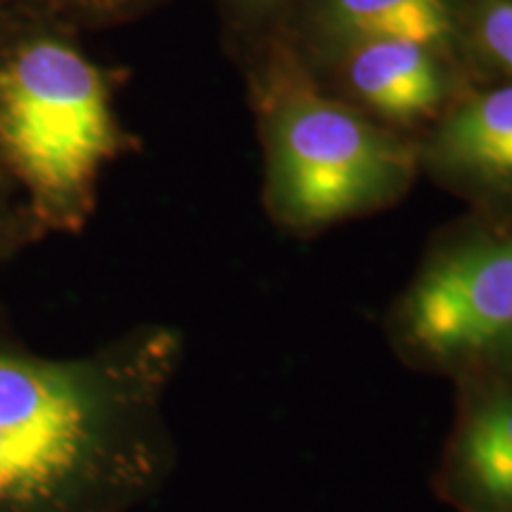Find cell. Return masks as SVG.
Wrapping results in <instances>:
<instances>
[{"mask_svg":"<svg viewBox=\"0 0 512 512\" xmlns=\"http://www.w3.org/2000/svg\"><path fill=\"white\" fill-rule=\"evenodd\" d=\"M178 366L164 328L48 356L0 320V512H128L155 494L174 465Z\"/></svg>","mask_w":512,"mask_h":512,"instance_id":"cell-1","label":"cell"},{"mask_svg":"<svg viewBox=\"0 0 512 512\" xmlns=\"http://www.w3.org/2000/svg\"><path fill=\"white\" fill-rule=\"evenodd\" d=\"M117 150L110 88L86 55L36 36L0 60V159L22 185L36 235L83 226Z\"/></svg>","mask_w":512,"mask_h":512,"instance_id":"cell-2","label":"cell"},{"mask_svg":"<svg viewBox=\"0 0 512 512\" xmlns=\"http://www.w3.org/2000/svg\"><path fill=\"white\" fill-rule=\"evenodd\" d=\"M413 166L406 143L313 88H290L275 105L268 204L285 226L313 230L382 207Z\"/></svg>","mask_w":512,"mask_h":512,"instance_id":"cell-3","label":"cell"},{"mask_svg":"<svg viewBox=\"0 0 512 512\" xmlns=\"http://www.w3.org/2000/svg\"><path fill=\"white\" fill-rule=\"evenodd\" d=\"M392 335L420 370L512 377V226L441 247L396 306Z\"/></svg>","mask_w":512,"mask_h":512,"instance_id":"cell-4","label":"cell"},{"mask_svg":"<svg viewBox=\"0 0 512 512\" xmlns=\"http://www.w3.org/2000/svg\"><path fill=\"white\" fill-rule=\"evenodd\" d=\"M439 496L460 512H512V377L460 380Z\"/></svg>","mask_w":512,"mask_h":512,"instance_id":"cell-5","label":"cell"},{"mask_svg":"<svg viewBox=\"0 0 512 512\" xmlns=\"http://www.w3.org/2000/svg\"><path fill=\"white\" fill-rule=\"evenodd\" d=\"M342 48L347 86L380 117L418 121L444 102L446 74L437 50L408 38H363Z\"/></svg>","mask_w":512,"mask_h":512,"instance_id":"cell-6","label":"cell"},{"mask_svg":"<svg viewBox=\"0 0 512 512\" xmlns=\"http://www.w3.org/2000/svg\"><path fill=\"white\" fill-rule=\"evenodd\" d=\"M434 155L475 188L512 195V81L463 102L441 126Z\"/></svg>","mask_w":512,"mask_h":512,"instance_id":"cell-7","label":"cell"},{"mask_svg":"<svg viewBox=\"0 0 512 512\" xmlns=\"http://www.w3.org/2000/svg\"><path fill=\"white\" fill-rule=\"evenodd\" d=\"M330 36L342 46L363 38H408L444 53L458 41V0H323Z\"/></svg>","mask_w":512,"mask_h":512,"instance_id":"cell-8","label":"cell"},{"mask_svg":"<svg viewBox=\"0 0 512 512\" xmlns=\"http://www.w3.org/2000/svg\"><path fill=\"white\" fill-rule=\"evenodd\" d=\"M477 38L484 55L512 74V0H479Z\"/></svg>","mask_w":512,"mask_h":512,"instance_id":"cell-9","label":"cell"},{"mask_svg":"<svg viewBox=\"0 0 512 512\" xmlns=\"http://www.w3.org/2000/svg\"><path fill=\"white\" fill-rule=\"evenodd\" d=\"M15 3L29 5V8L38 10H53L57 15H69L76 19H100L119 15L121 10L136 3V0H15Z\"/></svg>","mask_w":512,"mask_h":512,"instance_id":"cell-10","label":"cell"},{"mask_svg":"<svg viewBox=\"0 0 512 512\" xmlns=\"http://www.w3.org/2000/svg\"><path fill=\"white\" fill-rule=\"evenodd\" d=\"M22 233H29V230L22 228V226H10V223H0V254L5 252V247L17 245L19 235H22Z\"/></svg>","mask_w":512,"mask_h":512,"instance_id":"cell-11","label":"cell"}]
</instances>
